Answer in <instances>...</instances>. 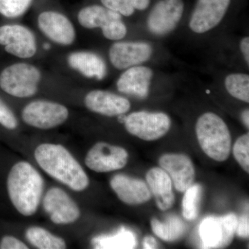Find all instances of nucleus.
Wrapping results in <instances>:
<instances>
[{"label": "nucleus", "instance_id": "19", "mask_svg": "<svg viewBox=\"0 0 249 249\" xmlns=\"http://www.w3.org/2000/svg\"><path fill=\"white\" fill-rule=\"evenodd\" d=\"M152 77L153 71L150 67H130L119 77L116 87L121 93L144 99L148 96Z\"/></svg>", "mask_w": 249, "mask_h": 249}, {"label": "nucleus", "instance_id": "7", "mask_svg": "<svg viewBox=\"0 0 249 249\" xmlns=\"http://www.w3.org/2000/svg\"><path fill=\"white\" fill-rule=\"evenodd\" d=\"M237 218L232 213L205 218L199 229L203 248L222 249L231 245L235 235Z\"/></svg>", "mask_w": 249, "mask_h": 249}, {"label": "nucleus", "instance_id": "16", "mask_svg": "<svg viewBox=\"0 0 249 249\" xmlns=\"http://www.w3.org/2000/svg\"><path fill=\"white\" fill-rule=\"evenodd\" d=\"M37 25L45 36L58 45H71L76 38V31L71 21L60 13L42 12L37 18Z\"/></svg>", "mask_w": 249, "mask_h": 249}, {"label": "nucleus", "instance_id": "12", "mask_svg": "<svg viewBox=\"0 0 249 249\" xmlns=\"http://www.w3.org/2000/svg\"><path fill=\"white\" fill-rule=\"evenodd\" d=\"M231 0H197L190 18L189 27L201 34L219 25L227 14Z\"/></svg>", "mask_w": 249, "mask_h": 249}, {"label": "nucleus", "instance_id": "30", "mask_svg": "<svg viewBox=\"0 0 249 249\" xmlns=\"http://www.w3.org/2000/svg\"><path fill=\"white\" fill-rule=\"evenodd\" d=\"M0 124L8 129L17 128L18 123L14 113L0 98Z\"/></svg>", "mask_w": 249, "mask_h": 249}, {"label": "nucleus", "instance_id": "28", "mask_svg": "<svg viewBox=\"0 0 249 249\" xmlns=\"http://www.w3.org/2000/svg\"><path fill=\"white\" fill-rule=\"evenodd\" d=\"M33 0H0V15L7 18H16L25 14Z\"/></svg>", "mask_w": 249, "mask_h": 249}, {"label": "nucleus", "instance_id": "27", "mask_svg": "<svg viewBox=\"0 0 249 249\" xmlns=\"http://www.w3.org/2000/svg\"><path fill=\"white\" fill-rule=\"evenodd\" d=\"M104 6L119 13L121 16L129 17L135 10L144 11L150 5V0H101Z\"/></svg>", "mask_w": 249, "mask_h": 249}, {"label": "nucleus", "instance_id": "10", "mask_svg": "<svg viewBox=\"0 0 249 249\" xmlns=\"http://www.w3.org/2000/svg\"><path fill=\"white\" fill-rule=\"evenodd\" d=\"M128 158V152L124 147L98 142L88 152L85 162L90 170L103 173L122 169Z\"/></svg>", "mask_w": 249, "mask_h": 249}, {"label": "nucleus", "instance_id": "2", "mask_svg": "<svg viewBox=\"0 0 249 249\" xmlns=\"http://www.w3.org/2000/svg\"><path fill=\"white\" fill-rule=\"evenodd\" d=\"M7 190L18 212L27 217L33 215L38 209L43 193V178L31 163L18 162L8 175Z\"/></svg>", "mask_w": 249, "mask_h": 249}, {"label": "nucleus", "instance_id": "9", "mask_svg": "<svg viewBox=\"0 0 249 249\" xmlns=\"http://www.w3.org/2000/svg\"><path fill=\"white\" fill-rule=\"evenodd\" d=\"M183 11V0H160L147 17V29L155 36L168 35L178 27Z\"/></svg>", "mask_w": 249, "mask_h": 249}, {"label": "nucleus", "instance_id": "11", "mask_svg": "<svg viewBox=\"0 0 249 249\" xmlns=\"http://www.w3.org/2000/svg\"><path fill=\"white\" fill-rule=\"evenodd\" d=\"M0 45L6 53L19 58H30L36 55L35 36L28 28L19 24H5L0 27Z\"/></svg>", "mask_w": 249, "mask_h": 249}, {"label": "nucleus", "instance_id": "25", "mask_svg": "<svg viewBox=\"0 0 249 249\" xmlns=\"http://www.w3.org/2000/svg\"><path fill=\"white\" fill-rule=\"evenodd\" d=\"M226 89L236 99L249 103V76L247 73H233L224 80Z\"/></svg>", "mask_w": 249, "mask_h": 249}, {"label": "nucleus", "instance_id": "6", "mask_svg": "<svg viewBox=\"0 0 249 249\" xmlns=\"http://www.w3.org/2000/svg\"><path fill=\"white\" fill-rule=\"evenodd\" d=\"M124 127L127 132L142 140H158L168 133L171 126L169 116L163 112L140 111L125 118Z\"/></svg>", "mask_w": 249, "mask_h": 249}, {"label": "nucleus", "instance_id": "35", "mask_svg": "<svg viewBox=\"0 0 249 249\" xmlns=\"http://www.w3.org/2000/svg\"><path fill=\"white\" fill-rule=\"evenodd\" d=\"M241 119H242V122L245 124V127L247 129L249 127V109H246L242 111V115H241Z\"/></svg>", "mask_w": 249, "mask_h": 249}, {"label": "nucleus", "instance_id": "3", "mask_svg": "<svg viewBox=\"0 0 249 249\" xmlns=\"http://www.w3.org/2000/svg\"><path fill=\"white\" fill-rule=\"evenodd\" d=\"M198 142L206 155L216 161L229 158L231 149V136L226 123L213 112H206L196 123Z\"/></svg>", "mask_w": 249, "mask_h": 249}, {"label": "nucleus", "instance_id": "32", "mask_svg": "<svg viewBox=\"0 0 249 249\" xmlns=\"http://www.w3.org/2000/svg\"><path fill=\"white\" fill-rule=\"evenodd\" d=\"M235 233L239 237L247 238L249 235V219L248 214H243L237 218Z\"/></svg>", "mask_w": 249, "mask_h": 249}, {"label": "nucleus", "instance_id": "34", "mask_svg": "<svg viewBox=\"0 0 249 249\" xmlns=\"http://www.w3.org/2000/svg\"><path fill=\"white\" fill-rule=\"evenodd\" d=\"M142 245L145 249H155L157 246V243L153 237H146L144 238Z\"/></svg>", "mask_w": 249, "mask_h": 249}, {"label": "nucleus", "instance_id": "18", "mask_svg": "<svg viewBox=\"0 0 249 249\" xmlns=\"http://www.w3.org/2000/svg\"><path fill=\"white\" fill-rule=\"evenodd\" d=\"M110 186L119 199L124 204H142L152 197L151 192L145 182L127 175H117L113 177Z\"/></svg>", "mask_w": 249, "mask_h": 249}, {"label": "nucleus", "instance_id": "21", "mask_svg": "<svg viewBox=\"0 0 249 249\" xmlns=\"http://www.w3.org/2000/svg\"><path fill=\"white\" fill-rule=\"evenodd\" d=\"M67 63L71 69L86 78L102 80L107 75L106 62L99 55L93 52H73L67 57Z\"/></svg>", "mask_w": 249, "mask_h": 249}, {"label": "nucleus", "instance_id": "23", "mask_svg": "<svg viewBox=\"0 0 249 249\" xmlns=\"http://www.w3.org/2000/svg\"><path fill=\"white\" fill-rule=\"evenodd\" d=\"M92 244L96 249H129L137 247V240L133 232L123 227L114 235L95 237Z\"/></svg>", "mask_w": 249, "mask_h": 249}, {"label": "nucleus", "instance_id": "13", "mask_svg": "<svg viewBox=\"0 0 249 249\" xmlns=\"http://www.w3.org/2000/svg\"><path fill=\"white\" fill-rule=\"evenodd\" d=\"M43 209L55 224H69L76 222L80 216L78 205L61 188L49 189L43 199Z\"/></svg>", "mask_w": 249, "mask_h": 249}, {"label": "nucleus", "instance_id": "29", "mask_svg": "<svg viewBox=\"0 0 249 249\" xmlns=\"http://www.w3.org/2000/svg\"><path fill=\"white\" fill-rule=\"evenodd\" d=\"M233 155L246 173H249V134L241 136L234 145Z\"/></svg>", "mask_w": 249, "mask_h": 249}, {"label": "nucleus", "instance_id": "15", "mask_svg": "<svg viewBox=\"0 0 249 249\" xmlns=\"http://www.w3.org/2000/svg\"><path fill=\"white\" fill-rule=\"evenodd\" d=\"M159 164L169 175L177 191L184 193L194 183L196 169L188 156L184 154H165L160 157Z\"/></svg>", "mask_w": 249, "mask_h": 249}, {"label": "nucleus", "instance_id": "20", "mask_svg": "<svg viewBox=\"0 0 249 249\" xmlns=\"http://www.w3.org/2000/svg\"><path fill=\"white\" fill-rule=\"evenodd\" d=\"M146 181L159 209L162 211L171 209L175 197L169 175L161 168H151L146 174Z\"/></svg>", "mask_w": 249, "mask_h": 249}, {"label": "nucleus", "instance_id": "8", "mask_svg": "<svg viewBox=\"0 0 249 249\" xmlns=\"http://www.w3.org/2000/svg\"><path fill=\"white\" fill-rule=\"evenodd\" d=\"M23 121L29 125L41 129H49L63 124L69 117L65 106L48 101H33L23 109Z\"/></svg>", "mask_w": 249, "mask_h": 249}, {"label": "nucleus", "instance_id": "5", "mask_svg": "<svg viewBox=\"0 0 249 249\" xmlns=\"http://www.w3.org/2000/svg\"><path fill=\"white\" fill-rule=\"evenodd\" d=\"M78 20L86 29L101 28L103 35L109 40H122L127 33L122 16L106 6L92 5L83 8L78 13Z\"/></svg>", "mask_w": 249, "mask_h": 249}, {"label": "nucleus", "instance_id": "14", "mask_svg": "<svg viewBox=\"0 0 249 249\" xmlns=\"http://www.w3.org/2000/svg\"><path fill=\"white\" fill-rule=\"evenodd\" d=\"M152 53V46L147 42H118L111 46L109 58L117 70H127L150 60Z\"/></svg>", "mask_w": 249, "mask_h": 249}, {"label": "nucleus", "instance_id": "17", "mask_svg": "<svg viewBox=\"0 0 249 249\" xmlns=\"http://www.w3.org/2000/svg\"><path fill=\"white\" fill-rule=\"evenodd\" d=\"M85 104L90 111L110 117L124 115L131 107L127 98L103 90H93L88 93Z\"/></svg>", "mask_w": 249, "mask_h": 249}, {"label": "nucleus", "instance_id": "24", "mask_svg": "<svg viewBox=\"0 0 249 249\" xmlns=\"http://www.w3.org/2000/svg\"><path fill=\"white\" fill-rule=\"evenodd\" d=\"M26 237L31 245L40 249L67 248L65 240L51 233L43 228L33 227L27 229Z\"/></svg>", "mask_w": 249, "mask_h": 249}, {"label": "nucleus", "instance_id": "33", "mask_svg": "<svg viewBox=\"0 0 249 249\" xmlns=\"http://www.w3.org/2000/svg\"><path fill=\"white\" fill-rule=\"evenodd\" d=\"M240 49L242 55L245 58L246 63L249 65V37H243L240 42Z\"/></svg>", "mask_w": 249, "mask_h": 249}, {"label": "nucleus", "instance_id": "4", "mask_svg": "<svg viewBox=\"0 0 249 249\" xmlns=\"http://www.w3.org/2000/svg\"><path fill=\"white\" fill-rule=\"evenodd\" d=\"M42 75L37 67L27 63H15L0 73V88L17 98H29L38 89Z\"/></svg>", "mask_w": 249, "mask_h": 249}, {"label": "nucleus", "instance_id": "26", "mask_svg": "<svg viewBox=\"0 0 249 249\" xmlns=\"http://www.w3.org/2000/svg\"><path fill=\"white\" fill-rule=\"evenodd\" d=\"M182 201V214L186 220H195L199 214V205L202 196L200 184H193L186 191Z\"/></svg>", "mask_w": 249, "mask_h": 249}, {"label": "nucleus", "instance_id": "31", "mask_svg": "<svg viewBox=\"0 0 249 249\" xmlns=\"http://www.w3.org/2000/svg\"><path fill=\"white\" fill-rule=\"evenodd\" d=\"M1 249H29L27 245L14 236L6 235L0 242Z\"/></svg>", "mask_w": 249, "mask_h": 249}, {"label": "nucleus", "instance_id": "22", "mask_svg": "<svg viewBox=\"0 0 249 249\" xmlns=\"http://www.w3.org/2000/svg\"><path fill=\"white\" fill-rule=\"evenodd\" d=\"M150 224L154 233L165 242L178 240L186 231V224L182 219L173 214L168 216L163 222L153 218Z\"/></svg>", "mask_w": 249, "mask_h": 249}, {"label": "nucleus", "instance_id": "1", "mask_svg": "<svg viewBox=\"0 0 249 249\" xmlns=\"http://www.w3.org/2000/svg\"><path fill=\"white\" fill-rule=\"evenodd\" d=\"M34 155L46 173L73 191H83L89 186V178L83 167L62 145L41 144L36 149Z\"/></svg>", "mask_w": 249, "mask_h": 249}]
</instances>
